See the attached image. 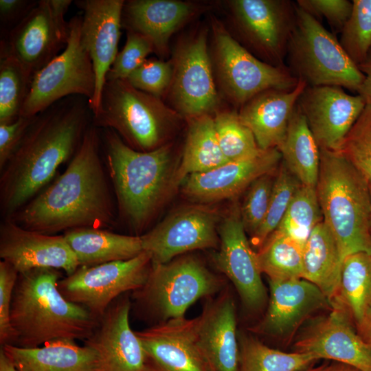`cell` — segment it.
<instances>
[{"instance_id": "ee69618b", "label": "cell", "mask_w": 371, "mask_h": 371, "mask_svg": "<svg viewBox=\"0 0 371 371\" xmlns=\"http://www.w3.org/2000/svg\"><path fill=\"white\" fill-rule=\"evenodd\" d=\"M153 52H154L153 45L148 38L139 33L127 30L126 43L122 51L118 52L106 75V81L126 80Z\"/></svg>"}, {"instance_id": "b9f144b4", "label": "cell", "mask_w": 371, "mask_h": 371, "mask_svg": "<svg viewBox=\"0 0 371 371\" xmlns=\"http://www.w3.org/2000/svg\"><path fill=\"white\" fill-rule=\"evenodd\" d=\"M272 173L256 179L248 188L240 214L246 232L253 236L267 215L275 181Z\"/></svg>"}, {"instance_id": "6f0895ef", "label": "cell", "mask_w": 371, "mask_h": 371, "mask_svg": "<svg viewBox=\"0 0 371 371\" xmlns=\"http://www.w3.org/2000/svg\"><path fill=\"white\" fill-rule=\"evenodd\" d=\"M357 371H359V370H357Z\"/></svg>"}, {"instance_id": "30bf717a", "label": "cell", "mask_w": 371, "mask_h": 371, "mask_svg": "<svg viewBox=\"0 0 371 371\" xmlns=\"http://www.w3.org/2000/svg\"><path fill=\"white\" fill-rule=\"evenodd\" d=\"M212 27L216 76L233 104L241 107L267 89H289L297 85L299 80L286 67H276L258 58L219 21L213 20Z\"/></svg>"}, {"instance_id": "d4e9b609", "label": "cell", "mask_w": 371, "mask_h": 371, "mask_svg": "<svg viewBox=\"0 0 371 371\" xmlns=\"http://www.w3.org/2000/svg\"><path fill=\"white\" fill-rule=\"evenodd\" d=\"M202 9L190 1L131 0L124 3L122 25L148 38L154 52L164 56L172 35Z\"/></svg>"}, {"instance_id": "6da1fadb", "label": "cell", "mask_w": 371, "mask_h": 371, "mask_svg": "<svg viewBox=\"0 0 371 371\" xmlns=\"http://www.w3.org/2000/svg\"><path fill=\"white\" fill-rule=\"evenodd\" d=\"M101 145L98 128L90 124L64 172L9 218L52 235L81 227L111 228L117 213Z\"/></svg>"}, {"instance_id": "3957f363", "label": "cell", "mask_w": 371, "mask_h": 371, "mask_svg": "<svg viewBox=\"0 0 371 371\" xmlns=\"http://www.w3.org/2000/svg\"><path fill=\"white\" fill-rule=\"evenodd\" d=\"M61 278L60 270L50 268L19 273L10 309V345L31 348L60 339L85 341L93 333L99 319L65 298L58 288Z\"/></svg>"}, {"instance_id": "816d5d0a", "label": "cell", "mask_w": 371, "mask_h": 371, "mask_svg": "<svg viewBox=\"0 0 371 371\" xmlns=\"http://www.w3.org/2000/svg\"><path fill=\"white\" fill-rule=\"evenodd\" d=\"M330 371H357V369L346 364L337 363L330 366Z\"/></svg>"}, {"instance_id": "e0dca14e", "label": "cell", "mask_w": 371, "mask_h": 371, "mask_svg": "<svg viewBox=\"0 0 371 371\" xmlns=\"http://www.w3.org/2000/svg\"><path fill=\"white\" fill-rule=\"evenodd\" d=\"M135 333L155 371H214L200 345L196 317L170 319Z\"/></svg>"}, {"instance_id": "52a82bcc", "label": "cell", "mask_w": 371, "mask_h": 371, "mask_svg": "<svg viewBox=\"0 0 371 371\" xmlns=\"http://www.w3.org/2000/svg\"><path fill=\"white\" fill-rule=\"evenodd\" d=\"M295 12L286 55L292 75L309 87L337 86L357 93L364 74L336 36L297 4Z\"/></svg>"}, {"instance_id": "f546056e", "label": "cell", "mask_w": 371, "mask_h": 371, "mask_svg": "<svg viewBox=\"0 0 371 371\" xmlns=\"http://www.w3.org/2000/svg\"><path fill=\"white\" fill-rule=\"evenodd\" d=\"M344 259L324 221L315 226L303 249L302 278L317 286L331 302L337 295Z\"/></svg>"}, {"instance_id": "c3c4849f", "label": "cell", "mask_w": 371, "mask_h": 371, "mask_svg": "<svg viewBox=\"0 0 371 371\" xmlns=\"http://www.w3.org/2000/svg\"><path fill=\"white\" fill-rule=\"evenodd\" d=\"M36 3L37 1L24 0H0L1 27L10 28V31L12 30Z\"/></svg>"}, {"instance_id": "d6a6232c", "label": "cell", "mask_w": 371, "mask_h": 371, "mask_svg": "<svg viewBox=\"0 0 371 371\" xmlns=\"http://www.w3.org/2000/svg\"><path fill=\"white\" fill-rule=\"evenodd\" d=\"M190 120L182 158L174 174V187L190 175L207 172L229 161L221 149L214 117L207 114Z\"/></svg>"}, {"instance_id": "8d00e7d4", "label": "cell", "mask_w": 371, "mask_h": 371, "mask_svg": "<svg viewBox=\"0 0 371 371\" xmlns=\"http://www.w3.org/2000/svg\"><path fill=\"white\" fill-rule=\"evenodd\" d=\"M316 187L300 185L275 231L282 233L304 246L311 233L322 221Z\"/></svg>"}, {"instance_id": "60d3db41", "label": "cell", "mask_w": 371, "mask_h": 371, "mask_svg": "<svg viewBox=\"0 0 371 371\" xmlns=\"http://www.w3.org/2000/svg\"><path fill=\"white\" fill-rule=\"evenodd\" d=\"M371 183V105L367 104L339 150Z\"/></svg>"}, {"instance_id": "f1b7e54d", "label": "cell", "mask_w": 371, "mask_h": 371, "mask_svg": "<svg viewBox=\"0 0 371 371\" xmlns=\"http://www.w3.org/2000/svg\"><path fill=\"white\" fill-rule=\"evenodd\" d=\"M63 234L75 254L79 267L126 260L144 251L140 236L93 227L72 229Z\"/></svg>"}, {"instance_id": "8992f818", "label": "cell", "mask_w": 371, "mask_h": 371, "mask_svg": "<svg viewBox=\"0 0 371 371\" xmlns=\"http://www.w3.org/2000/svg\"><path fill=\"white\" fill-rule=\"evenodd\" d=\"M181 115L160 98L133 87L126 80H106L97 113L98 128L114 131L128 146L148 152L163 145Z\"/></svg>"}, {"instance_id": "d590c367", "label": "cell", "mask_w": 371, "mask_h": 371, "mask_svg": "<svg viewBox=\"0 0 371 371\" xmlns=\"http://www.w3.org/2000/svg\"><path fill=\"white\" fill-rule=\"evenodd\" d=\"M32 76L1 43L0 123L12 122L20 115Z\"/></svg>"}, {"instance_id": "277c9868", "label": "cell", "mask_w": 371, "mask_h": 371, "mask_svg": "<svg viewBox=\"0 0 371 371\" xmlns=\"http://www.w3.org/2000/svg\"><path fill=\"white\" fill-rule=\"evenodd\" d=\"M102 146L117 217L139 236L174 188L171 146L165 144L151 151H137L108 128L104 130Z\"/></svg>"}, {"instance_id": "836d02e7", "label": "cell", "mask_w": 371, "mask_h": 371, "mask_svg": "<svg viewBox=\"0 0 371 371\" xmlns=\"http://www.w3.org/2000/svg\"><path fill=\"white\" fill-rule=\"evenodd\" d=\"M303 249L293 238L274 231L256 253L261 272L269 280L302 278Z\"/></svg>"}, {"instance_id": "83f0119b", "label": "cell", "mask_w": 371, "mask_h": 371, "mask_svg": "<svg viewBox=\"0 0 371 371\" xmlns=\"http://www.w3.org/2000/svg\"><path fill=\"white\" fill-rule=\"evenodd\" d=\"M16 371H98V357L91 348L60 339L31 348L1 346Z\"/></svg>"}, {"instance_id": "f35d334b", "label": "cell", "mask_w": 371, "mask_h": 371, "mask_svg": "<svg viewBox=\"0 0 371 371\" xmlns=\"http://www.w3.org/2000/svg\"><path fill=\"white\" fill-rule=\"evenodd\" d=\"M351 14L341 31L339 43L359 67L371 50V0H353Z\"/></svg>"}, {"instance_id": "7bdbcfd3", "label": "cell", "mask_w": 371, "mask_h": 371, "mask_svg": "<svg viewBox=\"0 0 371 371\" xmlns=\"http://www.w3.org/2000/svg\"><path fill=\"white\" fill-rule=\"evenodd\" d=\"M172 74V60L146 59L126 80L135 88L161 99L168 93Z\"/></svg>"}, {"instance_id": "9f6ffc18", "label": "cell", "mask_w": 371, "mask_h": 371, "mask_svg": "<svg viewBox=\"0 0 371 371\" xmlns=\"http://www.w3.org/2000/svg\"><path fill=\"white\" fill-rule=\"evenodd\" d=\"M370 193H371V183H370Z\"/></svg>"}, {"instance_id": "db71d44e", "label": "cell", "mask_w": 371, "mask_h": 371, "mask_svg": "<svg viewBox=\"0 0 371 371\" xmlns=\"http://www.w3.org/2000/svg\"><path fill=\"white\" fill-rule=\"evenodd\" d=\"M330 366L322 365L315 368H308L303 371H330Z\"/></svg>"}, {"instance_id": "ffe728a7", "label": "cell", "mask_w": 371, "mask_h": 371, "mask_svg": "<svg viewBox=\"0 0 371 371\" xmlns=\"http://www.w3.org/2000/svg\"><path fill=\"white\" fill-rule=\"evenodd\" d=\"M69 23L57 19L48 0L37 1L1 41L32 76L65 48Z\"/></svg>"}, {"instance_id": "484cf974", "label": "cell", "mask_w": 371, "mask_h": 371, "mask_svg": "<svg viewBox=\"0 0 371 371\" xmlns=\"http://www.w3.org/2000/svg\"><path fill=\"white\" fill-rule=\"evenodd\" d=\"M196 319L200 345L214 371H238L236 308L229 292L210 299Z\"/></svg>"}, {"instance_id": "ba28073f", "label": "cell", "mask_w": 371, "mask_h": 371, "mask_svg": "<svg viewBox=\"0 0 371 371\" xmlns=\"http://www.w3.org/2000/svg\"><path fill=\"white\" fill-rule=\"evenodd\" d=\"M224 284L199 258L186 255L152 265L146 282L133 291L132 298L139 314L159 323L183 317L194 302L212 296Z\"/></svg>"}, {"instance_id": "4316f807", "label": "cell", "mask_w": 371, "mask_h": 371, "mask_svg": "<svg viewBox=\"0 0 371 371\" xmlns=\"http://www.w3.org/2000/svg\"><path fill=\"white\" fill-rule=\"evenodd\" d=\"M307 87L299 80L292 89H270L246 102L238 113L252 132L259 148H277L282 141L297 101Z\"/></svg>"}, {"instance_id": "f6af8a7d", "label": "cell", "mask_w": 371, "mask_h": 371, "mask_svg": "<svg viewBox=\"0 0 371 371\" xmlns=\"http://www.w3.org/2000/svg\"><path fill=\"white\" fill-rule=\"evenodd\" d=\"M298 7L315 19L324 18L332 29L340 32L349 19L352 1L348 0H297Z\"/></svg>"}, {"instance_id": "d6986e66", "label": "cell", "mask_w": 371, "mask_h": 371, "mask_svg": "<svg viewBox=\"0 0 371 371\" xmlns=\"http://www.w3.org/2000/svg\"><path fill=\"white\" fill-rule=\"evenodd\" d=\"M0 224V258L19 273L34 269L63 270L73 273L79 264L63 234H45L25 229L12 219Z\"/></svg>"}, {"instance_id": "2e32d148", "label": "cell", "mask_w": 371, "mask_h": 371, "mask_svg": "<svg viewBox=\"0 0 371 371\" xmlns=\"http://www.w3.org/2000/svg\"><path fill=\"white\" fill-rule=\"evenodd\" d=\"M131 308L128 297L116 299L100 317L93 333L83 341L98 355V371H150L147 354L130 326Z\"/></svg>"}, {"instance_id": "7a4b0ae2", "label": "cell", "mask_w": 371, "mask_h": 371, "mask_svg": "<svg viewBox=\"0 0 371 371\" xmlns=\"http://www.w3.org/2000/svg\"><path fill=\"white\" fill-rule=\"evenodd\" d=\"M92 115L89 100L69 96L36 115L17 148L0 170V212L9 218L52 181L71 160ZM93 116V115H92Z\"/></svg>"}, {"instance_id": "1f68e13d", "label": "cell", "mask_w": 371, "mask_h": 371, "mask_svg": "<svg viewBox=\"0 0 371 371\" xmlns=\"http://www.w3.org/2000/svg\"><path fill=\"white\" fill-rule=\"evenodd\" d=\"M277 148L282 162L302 185L316 187L319 172V147L297 104Z\"/></svg>"}, {"instance_id": "ac0fdd59", "label": "cell", "mask_w": 371, "mask_h": 371, "mask_svg": "<svg viewBox=\"0 0 371 371\" xmlns=\"http://www.w3.org/2000/svg\"><path fill=\"white\" fill-rule=\"evenodd\" d=\"M124 3L122 0L78 1L83 12L81 41L91 59L95 76L94 95L89 102L93 116L98 111L106 75L118 54Z\"/></svg>"}, {"instance_id": "cb8c5ba5", "label": "cell", "mask_w": 371, "mask_h": 371, "mask_svg": "<svg viewBox=\"0 0 371 371\" xmlns=\"http://www.w3.org/2000/svg\"><path fill=\"white\" fill-rule=\"evenodd\" d=\"M269 286L268 308L256 332L285 337L313 313L332 307L323 292L304 278L269 280Z\"/></svg>"}, {"instance_id": "f5cc1de1", "label": "cell", "mask_w": 371, "mask_h": 371, "mask_svg": "<svg viewBox=\"0 0 371 371\" xmlns=\"http://www.w3.org/2000/svg\"><path fill=\"white\" fill-rule=\"evenodd\" d=\"M362 338L368 342L369 344L371 345V322L367 328L366 330L362 335Z\"/></svg>"}, {"instance_id": "681fc988", "label": "cell", "mask_w": 371, "mask_h": 371, "mask_svg": "<svg viewBox=\"0 0 371 371\" xmlns=\"http://www.w3.org/2000/svg\"><path fill=\"white\" fill-rule=\"evenodd\" d=\"M359 68L364 74V80L357 93L365 99L367 104L371 105V54Z\"/></svg>"}, {"instance_id": "9a60e30c", "label": "cell", "mask_w": 371, "mask_h": 371, "mask_svg": "<svg viewBox=\"0 0 371 371\" xmlns=\"http://www.w3.org/2000/svg\"><path fill=\"white\" fill-rule=\"evenodd\" d=\"M297 106L321 148L339 150L367 103L337 86H307Z\"/></svg>"}, {"instance_id": "4dcf8cb0", "label": "cell", "mask_w": 371, "mask_h": 371, "mask_svg": "<svg viewBox=\"0 0 371 371\" xmlns=\"http://www.w3.org/2000/svg\"><path fill=\"white\" fill-rule=\"evenodd\" d=\"M333 302L347 311L362 337L371 322V254L359 252L344 258L339 291Z\"/></svg>"}, {"instance_id": "9c48e42d", "label": "cell", "mask_w": 371, "mask_h": 371, "mask_svg": "<svg viewBox=\"0 0 371 371\" xmlns=\"http://www.w3.org/2000/svg\"><path fill=\"white\" fill-rule=\"evenodd\" d=\"M82 15L69 22L65 47L32 76L20 115L34 117L54 103L69 96L91 101L95 76L91 59L81 41Z\"/></svg>"}, {"instance_id": "7c38bea8", "label": "cell", "mask_w": 371, "mask_h": 371, "mask_svg": "<svg viewBox=\"0 0 371 371\" xmlns=\"http://www.w3.org/2000/svg\"><path fill=\"white\" fill-rule=\"evenodd\" d=\"M234 23L260 60L286 67L288 43L295 22V3L286 0L228 1Z\"/></svg>"}, {"instance_id": "11a10c76", "label": "cell", "mask_w": 371, "mask_h": 371, "mask_svg": "<svg viewBox=\"0 0 371 371\" xmlns=\"http://www.w3.org/2000/svg\"><path fill=\"white\" fill-rule=\"evenodd\" d=\"M150 371H155V370L150 367Z\"/></svg>"}, {"instance_id": "8fae6325", "label": "cell", "mask_w": 371, "mask_h": 371, "mask_svg": "<svg viewBox=\"0 0 371 371\" xmlns=\"http://www.w3.org/2000/svg\"><path fill=\"white\" fill-rule=\"evenodd\" d=\"M151 266V258L146 251L126 260L80 266L73 273L62 278L58 288L65 299L100 319L122 293L144 285Z\"/></svg>"}, {"instance_id": "4fadbf2b", "label": "cell", "mask_w": 371, "mask_h": 371, "mask_svg": "<svg viewBox=\"0 0 371 371\" xmlns=\"http://www.w3.org/2000/svg\"><path fill=\"white\" fill-rule=\"evenodd\" d=\"M207 38V32L200 30L177 47L172 60L170 100L175 111L190 119L210 115L219 102Z\"/></svg>"}, {"instance_id": "bcb514c9", "label": "cell", "mask_w": 371, "mask_h": 371, "mask_svg": "<svg viewBox=\"0 0 371 371\" xmlns=\"http://www.w3.org/2000/svg\"><path fill=\"white\" fill-rule=\"evenodd\" d=\"M19 272L9 263L0 262V344H12L13 332L10 323V309L14 289Z\"/></svg>"}, {"instance_id": "5b68a950", "label": "cell", "mask_w": 371, "mask_h": 371, "mask_svg": "<svg viewBox=\"0 0 371 371\" xmlns=\"http://www.w3.org/2000/svg\"><path fill=\"white\" fill-rule=\"evenodd\" d=\"M316 191L323 216L343 259L371 254V193L368 180L340 151L319 148Z\"/></svg>"}, {"instance_id": "5bb4252c", "label": "cell", "mask_w": 371, "mask_h": 371, "mask_svg": "<svg viewBox=\"0 0 371 371\" xmlns=\"http://www.w3.org/2000/svg\"><path fill=\"white\" fill-rule=\"evenodd\" d=\"M217 220L216 213L205 207L181 208L140 236L143 251L152 265H160L188 251L216 248Z\"/></svg>"}, {"instance_id": "44dd1931", "label": "cell", "mask_w": 371, "mask_h": 371, "mask_svg": "<svg viewBox=\"0 0 371 371\" xmlns=\"http://www.w3.org/2000/svg\"><path fill=\"white\" fill-rule=\"evenodd\" d=\"M331 305L330 313L313 323L296 341L295 351L371 371V345L353 329L347 311L337 303Z\"/></svg>"}, {"instance_id": "74e56055", "label": "cell", "mask_w": 371, "mask_h": 371, "mask_svg": "<svg viewBox=\"0 0 371 371\" xmlns=\"http://www.w3.org/2000/svg\"><path fill=\"white\" fill-rule=\"evenodd\" d=\"M214 121L221 149L229 161L250 158L263 150L259 148L251 130L240 120L238 113H217Z\"/></svg>"}, {"instance_id": "e575fe53", "label": "cell", "mask_w": 371, "mask_h": 371, "mask_svg": "<svg viewBox=\"0 0 371 371\" xmlns=\"http://www.w3.org/2000/svg\"><path fill=\"white\" fill-rule=\"evenodd\" d=\"M317 359L299 352H285L243 335L239 342L238 371H303Z\"/></svg>"}, {"instance_id": "7402d4cb", "label": "cell", "mask_w": 371, "mask_h": 371, "mask_svg": "<svg viewBox=\"0 0 371 371\" xmlns=\"http://www.w3.org/2000/svg\"><path fill=\"white\" fill-rule=\"evenodd\" d=\"M245 232L240 212L234 209L219 227V249L214 262L234 284L245 306L258 309L265 304L267 293L257 254L251 249Z\"/></svg>"}, {"instance_id": "7dc6e473", "label": "cell", "mask_w": 371, "mask_h": 371, "mask_svg": "<svg viewBox=\"0 0 371 371\" xmlns=\"http://www.w3.org/2000/svg\"><path fill=\"white\" fill-rule=\"evenodd\" d=\"M34 117L19 116L12 122L0 123V170L17 148Z\"/></svg>"}, {"instance_id": "603a6c76", "label": "cell", "mask_w": 371, "mask_h": 371, "mask_svg": "<svg viewBox=\"0 0 371 371\" xmlns=\"http://www.w3.org/2000/svg\"><path fill=\"white\" fill-rule=\"evenodd\" d=\"M281 160L277 148L263 150L254 157L189 175L183 181V192L189 199L202 203L230 199L258 178L272 173Z\"/></svg>"}, {"instance_id": "f907efd6", "label": "cell", "mask_w": 371, "mask_h": 371, "mask_svg": "<svg viewBox=\"0 0 371 371\" xmlns=\"http://www.w3.org/2000/svg\"><path fill=\"white\" fill-rule=\"evenodd\" d=\"M0 371H16L12 361L1 348L0 350Z\"/></svg>"}, {"instance_id": "ab89813d", "label": "cell", "mask_w": 371, "mask_h": 371, "mask_svg": "<svg viewBox=\"0 0 371 371\" xmlns=\"http://www.w3.org/2000/svg\"><path fill=\"white\" fill-rule=\"evenodd\" d=\"M301 183L282 163L273 187L268 211L265 218L257 232L251 236L253 245L259 248L269 236L278 228L282 220L291 201Z\"/></svg>"}]
</instances>
